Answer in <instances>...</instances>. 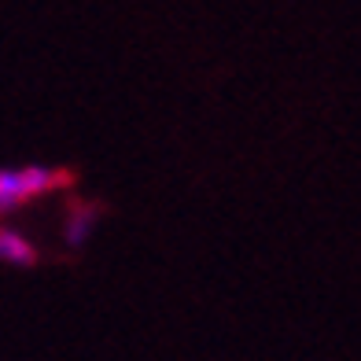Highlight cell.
I'll return each instance as SVG.
<instances>
[{
	"instance_id": "obj_1",
	"label": "cell",
	"mask_w": 361,
	"mask_h": 361,
	"mask_svg": "<svg viewBox=\"0 0 361 361\" xmlns=\"http://www.w3.org/2000/svg\"><path fill=\"white\" fill-rule=\"evenodd\" d=\"M71 173L67 170H52V166H26V170H0V214L23 207L37 195L56 192L59 185H67Z\"/></svg>"
},
{
	"instance_id": "obj_2",
	"label": "cell",
	"mask_w": 361,
	"mask_h": 361,
	"mask_svg": "<svg viewBox=\"0 0 361 361\" xmlns=\"http://www.w3.org/2000/svg\"><path fill=\"white\" fill-rule=\"evenodd\" d=\"M0 258L15 262V266H30V262L37 258V251H34V243H30L23 233H15V228H0Z\"/></svg>"
},
{
	"instance_id": "obj_3",
	"label": "cell",
	"mask_w": 361,
	"mask_h": 361,
	"mask_svg": "<svg viewBox=\"0 0 361 361\" xmlns=\"http://www.w3.org/2000/svg\"><path fill=\"white\" fill-rule=\"evenodd\" d=\"M92 233V210L89 207H74L71 210V221H67V243L78 247V243H85V236Z\"/></svg>"
}]
</instances>
